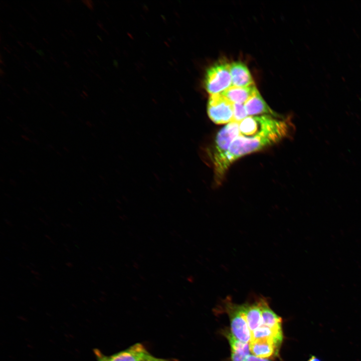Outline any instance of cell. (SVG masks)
Returning a JSON list of instances; mask_svg holds the SVG:
<instances>
[{
  "label": "cell",
  "instance_id": "obj_1",
  "mask_svg": "<svg viewBox=\"0 0 361 361\" xmlns=\"http://www.w3.org/2000/svg\"><path fill=\"white\" fill-rule=\"evenodd\" d=\"M290 124L265 115L247 116L239 123V134L246 137L267 138L275 143L288 135Z\"/></svg>",
  "mask_w": 361,
  "mask_h": 361
},
{
  "label": "cell",
  "instance_id": "obj_2",
  "mask_svg": "<svg viewBox=\"0 0 361 361\" xmlns=\"http://www.w3.org/2000/svg\"><path fill=\"white\" fill-rule=\"evenodd\" d=\"M239 134V122L232 121L220 130L216 137L210 157L214 173L220 167L234 139Z\"/></svg>",
  "mask_w": 361,
  "mask_h": 361
},
{
  "label": "cell",
  "instance_id": "obj_3",
  "mask_svg": "<svg viewBox=\"0 0 361 361\" xmlns=\"http://www.w3.org/2000/svg\"><path fill=\"white\" fill-rule=\"evenodd\" d=\"M205 86L210 95L221 93L232 86L230 64L221 60L210 67L205 75Z\"/></svg>",
  "mask_w": 361,
  "mask_h": 361
},
{
  "label": "cell",
  "instance_id": "obj_4",
  "mask_svg": "<svg viewBox=\"0 0 361 361\" xmlns=\"http://www.w3.org/2000/svg\"><path fill=\"white\" fill-rule=\"evenodd\" d=\"M225 308L230 320L232 334L240 341L249 343L251 334L243 304H236L230 300L225 303Z\"/></svg>",
  "mask_w": 361,
  "mask_h": 361
},
{
  "label": "cell",
  "instance_id": "obj_5",
  "mask_svg": "<svg viewBox=\"0 0 361 361\" xmlns=\"http://www.w3.org/2000/svg\"><path fill=\"white\" fill-rule=\"evenodd\" d=\"M207 112L215 123L222 124L233 121L234 103L221 93L211 95L207 105Z\"/></svg>",
  "mask_w": 361,
  "mask_h": 361
},
{
  "label": "cell",
  "instance_id": "obj_6",
  "mask_svg": "<svg viewBox=\"0 0 361 361\" xmlns=\"http://www.w3.org/2000/svg\"><path fill=\"white\" fill-rule=\"evenodd\" d=\"M93 352L97 361H147L154 357L140 343L110 355L103 354L98 348H94Z\"/></svg>",
  "mask_w": 361,
  "mask_h": 361
},
{
  "label": "cell",
  "instance_id": "obj_7",
  "mask_svg": "<svg viewBox=\"0 0 361 361\" xmlns=\"http://www.w3.org/2000/svg\"><path fill=\"white\" fill-rule=\"evenodd\" d=\"M281 343L274 338L251 340L250 351L257 357L268 358L277 355Z\"/></svg>",
  "mask_w": 361,
  "mask_h": 361
},
{
  "label": "cell",
  "instance_id": "obj_8",
  "mask_svg": "<svg viewBox=\"0 0 361 361\" xmlns=\"http://www.w3.org/2000/svg\"><path fill=\"white\" fill-rule=\"evenodd\" d=\"M232 86L245 87L254 84L252 76L247 66L240 61L230 64Z\"/></svg>",
  "mask_w": 361,
  "mask_h": 361
},
{
  "label": "cell",
  "instance_id": "obj_9",
  "mask_svg": "<svg viewBox=\"0 0 361 361\" xmlns=\"http://www.w3.org/2000/svg\"><path fill=\"white\" fill-rule=\"evenodd\" d=\"M258 92L255 84L245 87L232 86L221 94L233 103L244 104Z\"/></svg>",
  "mask_w": 361,
  "mask_h": 361
},
{
  "label": "cell",
  "instance_id": "obj_10",
  "mask_svg": "<svg viewBox=\"0 0 361 361\" xmlns=\"http://www.w3.org/2000/svg\"><path fill=\"white\" fill-rule=\"evenodd\" d=\"M262 311V325L265 326L278 332L282 331V319L269 307L267 300L260 297Z\"/></svg>",
  "mask_w": 361,
  "mask_h": 361
},
{
  "label": "cell",
  "instance_id": "obj_11",
  "mask_svg": "<svg viewBox=\"0 0 361 361\" xmlns=\"http://www.w3.org/2000/svg\"><path fill=\"white\" fill-rule=\"evenodd\" d=\"M243 305L248 325L251 332L262 324L260 298L252 304Z\"/></svg>",
  "mask_w": 361,
  "mask_h": 361
},
{
  "label": "cell",
  "instance_id": "obj_12",
  "mask_svg": "<svg viewBox=\"0 0 361 361\" xmlns=\"http://www.w3.org/2000/svg\"><path fill=\"white\" fill-rule=\"evenodd\" d=\"M244 106L248 115L262 114L277 115L265 102L259 92L245 103Z\"/></svg>",
  "mask_w": 361,
  "mask_h": 361
},
{
  "label": "cell",
  "instance_id": "obj_13",
  "mask_svg": "<svg viewBox=\"0 0 361 361\" xmlns=\"http://www.w3.org/2000/svg\"><path fill=\"white\" fill-rule=\"evenodd\" d=\"M226 336L231 347L232 361H244L250 354L249 343L240 341L232 333H228Z\"/></svg>",
  "mask_w": 361,
  "mask_h": 361
},
{
  "label": "cell",
  "instance_id": "obj_14",
  "mask_svg": "<svg viewBox=\"0 0 361 361\" xmlns=\"http://www.w3.org/2000/svg\"><path fill=\"white\" fill-rule=\"evenodd\" d=\"M251 340L264 338H274L282 342L283 338L282 332L273 330L270 328L261 325L251 332Z\"/></svg>",
  "mask_w": 361,
  "mask_h": 361
},
{
  "label": "cell",
  "instance_id": "obj_15",
  "mask_svg": "<svg viewBox=\"0 0 361 361\" xmlns=\"http://www.w3.org/2000/svg\"><path fill=\"white\" fill-rule=\"evenodd\" d=\"M248 116L243 104L234 103V118L233 121L240 122Z\"/></svg>",
  "mask_w": 361,
  "mask_h": 361
},
{
  "label": "cell",
  "instance_id": "obj_16",
  "mask_svg": "<svg viewBox=\"0 0 361 361\" xmlns=\"http://www.w3.org/2000/svg\"><path fill=\"white\" fill-rule=\"evenodd\" d=\"M244 361H271V360L267 358H264L257 357L253 354V355L249 354L246 357Z\"/></svg>",
  "mask_w": 361,
  "mask_h": 361
},
{
  "label": "cell",
  "instance_id": "obj_17",
  "mask_svg": "<svg viewBox=\"0 0 361 361\" xmlns=\"http://www.w3.org/2000/svg\"><path fill=\"white\" fill-rule=\"evenodd\" d=\"M81 2L90 10H94L93 2L91 0H82Z\"/></svg>",
  "mask_w": 361,
  "mask_h": 361
},
{
  "label": "cell",
  "instance_id": "obj_18",
  "mask_svg": "<svg viewBox=\"0 0 361 361\" xmlns=\"http://www.w3.org/2000/svg\"><path fill=\"white\" fill-rule=\"evenodd\" d=\"M147 361H173V360H172V359H170L158 358V357L154 356L151 359L148 360Z\"/></svg>",
  "mask_w": 361,
  "mask_h": 361
},
{
  "label": "cell",
  "instance_id": "obj_19",
  "mask_svg": "<svg viewBox=\"0 0 361 361\" xmlns=\"http://www.w3.org/2000/svg\"><path fill=\"white\" fill-rule=\"evenodd\" d=\"M307 361H322V360L317 356H316L314 355H311Z\"/></svg>",
  "mask_w": 361,
  "mask_h": 361
},
{
  "label": "cell",
  "instance_id": "obj_20",
  "mask_svg": "<svg viewBox=\"0 0 361 361\" xmlns=\"http://www.w3.org/2000/svg\"><path fill=\"white\" fill-rule=\"evenodd\" d=\"M26 44H27L31 49H32L33 50H34V51H36V50H37V49H36V47H35L33 44H32V43H30V42H26Z\"/></svg>",
  "mask_w": 361,
  "mask_h": 361
},
{
  "label": "cell",
  "instance_id": "obj_21",
  "mask_svg": "<svg viewBox=\"0 0 361 361\" xmlns=\"http://www.w3.org/2000/svg\"><path fill=\"white\" fill-rule=\"evenodd\" d=\"M27 14L28 15H29V17L32 19L34 22H35V23H38L37 19L34 17L33 15L30 14L29 12H28Z\"/></svg>",
  "mask_w": 361,
  "mask_h": 361
},
{
  "label": "cell",
  "instance_id": "obj_22",
  "mask_svg": "<svg viewBox=\"0 0 361 361\" xmlns=\"http://www.w3.org/2000/svg\"><path fill=\"white\" fill-rule=\"evenodd\" d=\"M63 64H64V65L65 66V67H66V68H71V66H70V64H69L67 61H64L63 62Z\"/></svg>",
  "mask_w": 361,
  "mask_h": 361
},
{
  "label": "cell",
  "instance_id": "obj_23",
  "mask_svg": "<svg viewBox=\"0 0 361 361\" xmlns=\"http://www.w3.org/2000/svg\"><path fill=\"white\" fill-rule=\"evenodd\" d=\"M6 75L5 71L2 68H0V75L1 77H4Z\"/></svg>",
  "mask_w": 361,
  "mask_h": 361
},
{
  "label": "cell",
  "instance_id": "obj_24",
  "mask_svg": "<svg viewBox=\"0 0 361 361\" xmlns=\"http://www.w3.org/2000/svg\"><path fill=\"white\" fill-rule=\"evenodd\" d=\"M22 90H23L25 92H26L27 94H29V95L30 94V92L29 91V90H28V88L23 87H22Z\"/></svg>",
  "mask_w": 361,
  "mask_h": 361
},
{
  "label": "cell",
  "instance_id": "obj_25",
  "mask_svg": "<svg viewBox=\"0 0 361 361\" xmlns=\"http://www.w3.org/2000/svg\"><path fill=\"white\" fill-rule=\"evenodd\" d=\"M31 6L33 7V8L34 9V10L37 12V13L39 15L42 16V15H41V13L39 12V11L37 9V8H36V7L35 6L33 5V4H31Z\"/></svg>",
  "mask_w": 361,
  "mask_h": 361
},
{
  "label": "cell",
  "instance_id": "obj_26",
  "mask_svg": "<svg viewBox=\"0 0 361 361\" xmlns=\"http://www.w3.org/2000/svg\"><path fill=\"white\" fill-rule=\"evenodd\" d=\"M8 24L11 29H13V31H14L15 32H17V30L16 29V28L12 24H11L9 23H8Z\"/></svg>",
  "mask_w": 361,
  "mask_h": 361
},
{
  "label": "cell",
  "instance_id": "obj_27",
  "mask_svg": "<svg viewBox=\"0 0 361 361\" xmlns=\"http://www.w3.org/2000/svg\"><path fill=\"white\" fill-rule=\"evenodd\" d=\"M17 43L22 48H24L25 47L24 45L20 41L17 40Z\"/></svg>",
  "mask_w": 361,
  "mask_h": 361
},
{
  "label": "cell",
  "instance_id": "obj_28",
  "mask_svg": "<svg viewBox=\"0 0 361 361\" xmlns=\"http://www.w3.org/2000/svg\"><path fill=\"white\" fill-rule=\"evenodd\" d=\"M33 64L36 66L37 68H38L39 69H41V67L40 66V65L37 63L36 62L33 61Z\"/></svg>",
  "mask_w": 361,
  "mask_h": 361
},
{
  "label": "cell",
  "instance_id": "obj_29",
  "mask_svg": "<svg viewBox=\"0 0 361 361\" xmlns=\"http://www.w3.org/2000/svg\"><path fill=\"white\" fill-rule=\"evenodd\" d=\"M36 52L40 55L41 57L44 56V53L42 50H39L38 51H37Z\"/></svg>",
  "mask_w": 361,
  "mask_h": 361
},
{
  "label": "cell",
  "instance_id": "obj_30",
  "mask_svg": "<svg viewBox=\"0 0 361 361\" xmlns=\"http://www.w3.org/2000/svg\"><path fill=\"white\" fill-rule=\"evenodd\" d=\"M69 31L71 35L72 36V37H74L75 39H76V35L75 34V33L73 32V31L72 30H69Z\"/></svg>",
  "mask_w": 361,
  "mask_h": 361
},
{
  "label": "cell",
  "instance_id": "obj_31",
  "mask_svg": "<svg viewBox=\"0 0 361 361\" xmlns=\"http://www.w3.org/2000/svg\"><path fill=\"white\" fill-rule=\"evenodd\" d=\"M13 56L17 59V60H18V61H21V58H20V57L18 56L17 55H16V54H13Z\"/></svg>",
  "mask_w": 361,
  "mask_h": 361
},
{
  "label": "cell",
  "instance_id": "obj_32",
  "mask_svg": "<svg viewBox=\"0 0 361 361\" xmlns=\"http://www.w3.org/2000/svg\"><path fill=\"white\" fill-rule=\"evenodd\" d=\"M50 59H51L54 63H56V64L57 63V60L54 58L53 56H51L50 57Z\"/></svg>",
  "mask_w": 361,
  "mask_h": 361
},
{
  "label": "cell",
  "instance_id": "obj_33",
  "mask_svg": "<svg viewBox=\"0 0 361 361\" xmlns=\"http://www.w3.org/2000/svg\"><path fill=\"white\" fill-rule=\"evenodd\" d=\"M3 48L9 54L11 53V51L7 47H3Z\"/></svg>",
  "mask_w": 361,
  "mask_h": 361
},
{
  "label": "cell",
  "instance_id": "obj_34",
  "mask_svg": "<svg viewBox=\"0 0 361 361\" xmlns=\"http://www.w3.org/2000/svg\"><path fill=\"white\" fill-rule=\"evenodd\" d=\"M24 63H25V64L27 67H31L30 64L28 61H27L26 60H25Z\"/></svg>",
  "mask_w": 361,
  "mask_h": 361
},
{
  "label": "cell",
  "instance_id": "obj_35",
  "mask_svg": "<svg viewBox=\"0 0 361 361\" xmlns=\"http://www.w3.org/2000/svg\"><path fill=\"white\" fill-rule=\"evenodd\" d=\"M31 28L35 33H36L38 35H39L38 31L34 27H32Z\"/></svg>",
  "mask_w": 361,
  "mask_h": 361
},
{
  "label": "cell",
  "instance_id": "obj_36",
  "mask_svg": "<svg viewBox=\"0 0 361 361\" xmlns=\"http://www.w3.org/2000/svg\"><path fill=\"white\" fill-rule=\"evenodd\" d=\"M41 58L44 61H45L46 63L49 64V62L47 61V60L45 58L44 56H41Z\"/></svg>",
  "mask_w": 361,
  "mask_h": 361
},
{
  "label": "cell",
  "instance_id": "obj_37",
  "mask_svg": "<svg viewBox=\"0 0 361 361\" xmlns=\"http://www.w3.org/2000/svg\"><path fill=\"white\" fill-rule=\"evenodd\" d=\"M0 63H1V64L2 65H3V66H4L5 67H6V65L5 62H4V61L3 59H0Z\"/></svg>",
  "mask_w": 361,
  "mask_h": 361
},
{
  "label": "cell",
  "instance_id": "obj_38",
  "mask_svg": "<svg viewBox=\"0 0 361 361\" xmlns=\"http://www.w3.org/2000/svg\"><path fill=\"white\" fill-rule=\"evenodd\" d=\"M42 39H43V40H44V41L47 44H49V42L48 41V40L47 39H46L45 38H44V37H43Z\"/></svg>",
  "mask_w": 361,
  "mask_h": 361
},
{
  "label": "cell",
  "instance_id": "obj_39",
  "mask_svg": "<svg viewBox=\"0 0 361 361\" xmlns=\"http://www.w3.org/2000/svg\"><path fill=\"white\" fill-rule=\"evenodd\" d=\"M87 51H88V52H89L92 56H93L94 53L92 52V51L91 49H90L89 48H88V49H87Z\"/></svg>",
  "mask_w": 361,
  "mask_h": 361
},
{
  "label": "cell",
  "instance_id": "obj_40",
  "mask_svg": "<svg viewBox=\"0 0 361 361\" xmlns=\"http://www.w3.org/2000/svg\"><path fill=\"white\" fill-rule=\"evenodd\" d=\"M82 93L84 94V95L85 97H88V93H87L86 92H85V91L83 90V91H82Z\"/></svg>",
  "mask_w": 361,
  "mask_h": 361
},
{
  "label": "cell",
  "instance_id": "obj_41",
  "mask_svg": "<svg viewBox=\"0 0 361 361\" xmlns=\"http://www.w3.org/2000/svg\"><path fill=\"white\" fill-rule=\"evenodd\" d=\"M13 47L17 52H20V50H19V49L17 47H16L15 45H13Z\"/></svg>",
  "mask_w": 361,
  "mask_h": 361
},
{
  "label": "cell",
  "instance_id": "obj_42",
  "mask_svg": "<svg viewBox=\"0 0 361 361\" xmlns=\"http://www.w3.org/2000/svg\"><path fill=\"white\" fill-rule=\"evenodd\" d=\"M64 31L69 36H71V34H70L69 31L67 30L66 29H64Z\"/></svg>",
  "mask_w": 361,
  "mask_h": 361
},
{
  "label": "cell",
  "instance_id": "obj_43",
  "mask_svg": "<svg viewBox=\"0 0 361 361\" xmlns=\"http://www.w3.org/2000/svg\"><path fill=\"white\" fill-rule=\"evenodd\" d=\"M61 36L64 38L65 40H67V38L66 37V36L63 34V33H61Z\"/></svg>",
  "mask_w": 361,
  "mask_h": 361
},
{
  "label": "cell",
  "instance_id": "obj_44",
  "mask_svg": "<svg viewBox=\"0 0 361 361\" xmlns=\"http://www.w3.org/2000/svg\"><path fill=\"white\" fill-rule=\"evenodd\" d=\"M6 47H7L11 51H13L12 48H11V47L10 45L7 44V45H6Z\"/></svg>",
  "mask_w": 361,
  "mask_h": 361
},
{
  "label": "cell",
  "instance_id": "obj_45",
  "mask_svg": "<svg viewBox=\"0 0 361 361\" xmlns=\"http://www.w3.org/2000/svg\"><path fill=\"white\" fill-rule=\"evenodd\" d=\"M62 53L63 54V55H64V56H65V57L68 58V55H67V54L65 53V52H64V51H62Z\"/></svg>",
  "mask_w": 361,
  "mask_h": 361
},
{
  "label": "cell",
  "instance_id": "obj_46",
  "mask_svg": "<svg viewBox=\"0 0 361 361\" xmlns=\"http://www.w3.org/2000/svg\"><path fill=\"white\" fill-rule=\"evenodd\" d=\"M0 82H1V84L2 85V86L3 87H5V83H4V82H3L2 80H1Z\"/></svg>",
  "mask_w": 361,
  "mask_h": 361
},
{
  "label": "cell",
  "instance_id": "obj_47",
  "mask_svg": "<svg viewBox=\"0 0 361 361\" xmlns=\"http://www.w3.org/2000/svg\"><path fill=\"white\" fill-rule=\"evenodd\" d=\"M65 2L67 4L70 5V3H72V1H70V0H66V1H65Z\"/></svg>",
  "mask_w": 361,
  "mask_h": 361
},
{
  "label": "cell",
  "instance_id": "obj_48",
  "mask_svg": "<svg viewBox=\"0 0 361 361\" xmlns=\"http://www.w3.org/2000/svg\"><path fill=\"white\" fill-rule=\"evenodd\" d=\"M84 61L87 64V65H88L89 66H91V64H90V62L88 61V60H87L86 59H84Z\"/></svg>",
  "mask_w": 361,
  "mask_h": 361
},
{
  "label": "cell",
  "instance_id": "obj_49",
  "mask_svg": "<svg viewBox=\"0 0 361 361\" xmlns=\"http://www.w3.org/2000/svg\"><path fill=\"white\" fill-rule=\"evenodd\" d=\"M6 85H7L8 87H9L11 89H12V90H14L13 87H12V86H11L9 84H6Z\"/></svg>",
  "mask_w": 361,
  "mask_h": 361
},
{
  "label": "cell",
  "instance_id": "obj_50",
  "mask_svg": "<svg viewBox=\"0 0 361 361\" xmlns=\"http://www.w3.org/2000/svg\"><path fill=\"white\" fill-rule=\"evenodd\" d=\"M47 52L50 54L51 56H53V53L50 50H47Z\"/></svg>",
  "mask_w": 361,
  "mask_h": 361
},
{
  "label": "cell",
  "instance_id": "obj_51",
  "mask_svg": "<svg viewBox=\"0 0 361 361\" xmlns=\"http://www.w3.org/2000/svg\"><path fill=\"white\" fill-rule=\"evenodd\" d=\"M83 86L85 88V89L87 91H89V88H88L84 84V85H83Z\"/></svg>",
  "mask_w": 361,
  "mask_h": 361
},
{
  "label": "cell",
  "instance_id": "obj_52",
  "mask_svg": "<svg viewBox=\"0 0 361 361\" xmlns=\"http://www.w3.org/2000/svg\"><path fill=\"white\" fill-rule=\"evenodd\" d=\"M25 68L29 72H31V71L29 69V67H27V66H25Z\"/></svg>",
  "mask_w": 361,
  "mask_h": 361
},
{
  "label": "cell",
  "instance_id": "obj_53",
  "mask_svg": "<svg viewBox=\"0 0 361 361\" xmlns=\"http://www.w3.org/2000/svg\"><path fill=\"white\" fill-rule=\"evenodd\" d=\"M83 53L85 56L88 58H89V56L88 55V54L86 52H83Z\"/></svg>",
  "mask_w": 361,
  "mask_h": 361
},
{
  "label": "cell",
  "instance_id": "obj_54",
  "mask_svg": "<svg viewBox=\"0 0 361 361\" xmlns=\"http://www.w3.org/2000/svg\"><path fill=\"white\" fill-rule=\"evenodd\" d=\"M80 95L82 98H83L84 99H86L85 96L84 95H83L82 94H80Z\"/></svg>",
  "mask_w": 361,
  "mask_h": 361
},
{
  "label": "cell",
  "instance_id": "obj_55",
  "mask_svg": "<svg viewBox=\"0 0 361 361\" xmlns=\"http://www.w3.org/2000/svg\"><path fill=\"white\" fill-rule=\"evenodd\" d=\"M8 34H9L10 35H11V37H14V35H13V34H12L11 33H10V32H8Z\"/></svg>",
  "mask_w": 361,
  "mask_h": 361
},
{
  "label": "cell",
  "instance_id": "obj_56",
  "mask_svg": "<svg viewBox=\"0 0 361 361\" xmlns=\"http://www.w3.org/2000/svg\"><path fill=\"white\" fill-rule=\"evenodd\" d=\"M13 94H14V95H15V96L16 97H17V98H20V97H19V96H18L15 92H14V93H13Z\"/></svg>",
  "mask_w": 361,
  "mask_h": 361
},
{
  "label": "cell",
  "instance_id": "obj_57",
  "mask_svg": "<svg viewBox=\"0 0 361 361\" xmlns=\"http://www.w3.org/2000/svg\"><path fill=\"white\" fill-rule=\"evenodd\" d=\"M88 75L89 76V77L91 78V79H93V77L91 74H90L89 73H88Z\"/></svg>",
  "mask_w": 361,
  "mask_h": 361
},
{
  "label": "cell",
  "instance_id": "obj_58",
  "mask_svg": "<svg viewBox=\"0 0 361 361\" xmlns=\"http://www.w3.org/2000/svg\"><path fill=\"white\" fill-rule=\"evenodd\" d=\"M89 16L90 18L92 20H93V19H94L93 18V17H92V16L91 15L89 14Z\"/></svg>",
  "mask_w": 361,
  "mask_h": 361
},
{
  "label": "cell",
  "instance_id": "obj_59",
  "mask_svg": "<svg viewBox=\"0 0 361 361\" xmlns=\"http://www.w3.org/2000/svg\"><path fill=\"white\" fill-rule=\"evenodd\" d=\"M80 69H81L83 72H86V71L85 70V69H84L83 68L80 67Z\"/></svg>",
  "mask_w": 361,
  "mask_h": 361
},
{
  "label": "cell",
  "instance_id": "obj_60",
  "mask_svg": "<svg viewBox=\"0 0 361 361\" xmlns=\"http://www.w3.org/2000/svg\"><path fill=\"white\" fill-rule=\"evenodd\" d=\"M75 90L77 91V92H78V93L80 92L79 90L77 88H75Z\"/></svg>",
  "mask_w": 361,
  "mask_h": 361
},
{
  "label": "cell",
  "instance_id": "obj_61",
  "mask_svg": "<svg viewBox=\"0 0 361 361\" xmlns=\"http://www.w3.org/2000/svg\"><path fill=\"white\" fill-rule=\"evenodd\" d=\"M90 71L92 73H94V74L95 73H94V71L92 69H90Z\"/></svg>",
  "mask_w": 361,
  "mask_h": 361
},
{
  "label": "cell",
  "instance_id": "obj_62",
  "mask_svg": "<svg viewBox=\"0 0 361 361\" xmlns=\"http://www.w3.org/2000/svg\"><path fill=\"white\" fill-rule=\"evenodd\" d=\"M71 49L74 52L76 53V51L74 49H73L72 48H71Z\"/></svg>",
  "mask_w": 361,
  "mask_h": 361
}]
</instances>
